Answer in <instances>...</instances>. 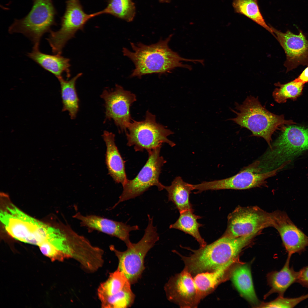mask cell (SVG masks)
<instances>
[{"label": "cell", "instance_id": "cell-9", "mask_svg": "<svg viewBox=\"0 0 308 308\" xmlns=\"http://www.w3.org/2000/svg\"><path fill=\"white\" fill-rule=\"evenodd\" d=\"M161 147L147 151L148 157L145 164L134 178L128 179L122 186V193L111 209L121 202L141 195L152 186H156L159 191L164 189L165 186L159 180L162 167L166 162L160 155Z\"/></svg>", "mask_w": 308, "mask_h": 308}, {"label": "cell", "instance_id": "cell-25", "mask_svg": "<svg viewBox=\"0 0 308 308\" xmlns=\"http://www.w3.org/2000/svg\"><path fill=\"white\" fill-rule=\"evenodd\" d=\"M193 212V210H187L180 213L178 219L170 225L169 228L178 229L191 235L198 242L200 247H204L207 245L206 243L201 236L199 230L202 224L197 221L201 217L194 214Z\"/></svg>", "mask_w": 308, "mask_h": 308}, {"label": "cell", "instance_id": "cell-6", "mask_svg": "<svg viewBox=\"0 0 308 308\" xmlns=\"http://www.w3.org/2000/svg\"><path fill=\"white\" fill-rule=\"evenodd\" d=\"M56 11L52 0H34L29 13L21 19H15L9 27L10 34L21 33L29 38L34 47H39L44 34L50 32L56 25Z\"/></svg>", "mask_w": 308, "mask_h": 308}, {"label": "cell", "instance_id": "cell-2", "mask_svg": "<svg viewBox=\"0 0 308 308\" xmlns=\"http://www.w3.org/2000/svg\"><path fill=\"white\" fill-rule=\"evenodd\" d=\"M172 37L171 35L164 40H161L150 45L131 42L132 51L123 48V54L130 59L135 65L131 77L140 78L147 74H162L177 67L190 70L191 69V66L184 64L182 61L200 62V60L182 58L173 51L168 45Z\"/></svg>", "mask_w": 308, "mask_h": 308}, {"label": "cell", "instance_id": "cell-7", "mask_svg": "<svg viewBox=\"0 0 308 308\" xmlns=\"http://www.w3.org/2000/svg\"><path fill=\"white\" fill-rule=\"evenodd\" d=\"M147 216L148 225L139 241L131 243L123 252L117 250L113 245L110 246L118 259V268L124 273L131 284L136 282L141 276L144 269L145 257L159 239L157 227L153 224V218L149 214Z\"/></svg>", "mask_w": 308, "mask_h": 308}, {"label": "cell", "instance_id": "cell-32", "mask_svg": "<svg viewBox=\"0 0 308 308\" xmlns=\"http://www.w3.org/2000/svg\"><path fill=\"white\" fill-rule=\"evenodd\" d=\"M298 272L296 282L304 287L308 288V266L303 267Z\"/></svg>", "mask_w": 308, "mask_h": 308}, {"label": "cell", "instance_id": "cell-17", "mask_svg": "<svg viewBox=\"0 0 308 308\" xmlns=\"http://www.w3.org/2000/svg\"><path fill=\"white\" fill-rule=\"evenodd\" d=\"M273 227L279 233L288 254L301 253L308 246V236L298 228L285 212H274Z\"/></svg>", "mask_w": 308, "mask_h": 308}, {"label": "cell", "instance_id": "cell-15", "mask_svg": "<svg viewBox=\"0 0 308 308\" xmlns=\"http://www.w3.org/2000/svg\"><path fill=\"white\" fill-rule=\"evenodd\" d=\"M273 36L284 50L286 59L284 65L287 72L298 66L308 65V40L300 31L295 35L289 30L282 33L271 26Z\"/></svg>", "mask_w": 308, "mask_h": 308}, {"label": "cell", "instance_id": "cell-11", "mask_svg": "<svg viewBox=\"0 0 308 308\" xmlns=\"http://www.w3.org/2000/svg\"><path fill=\"white\" fill-rule=\"evenodd\" d=\"M101 13L100 11L87 13L79 0H67L65 11L61 18L60 28L56 31L51 30L46 38L53 53L61 55L67 42L74 37L76 33L83 30L88 21Z\"/></svg>", "mask_w": 308, "mask_h": 308}, {"label": "cell", "instance_id": "cell-31", "mask_svg": "<svg viewBox=\"0 0 308 308\" xmlns=\"http://www.w3.org/2000/svg\"><path fill=\"white\" fill-rule=\"evenodd\" d=\"M308 298V293L297 297L289 298L279 296L271 301L261 303L260 308H293Z\"/></svg>", "mask_w": 308, "mask_h": 308}, {"label": "cell", "instance_id": "cell-30", "mask_svg": "<svg viewBox=\"0 0 308 308\" xmlns=\"http://www.w3.org/2000/svg\"><path fill=\"white\" fill-rule=\"evenodd\" d=\"M304 84L294 80L288 83L276 84L279 88H276L272 95L275 100L279 103L285 102L288 98H295L301 94Z\"/></svg>", "mask_w": 308, "mask_h": 308}, {"label": "cell", "instance_id": "cell-18", "mask_svg": "<svg viewBox=\"0 0 308 308\" xmlns=\"http://www.w3.org/2000/svg\"><path fill=\"white\" fill-rule=\"evenodd\" d=\"M229 278L241 296L255 307L260 303L255 291L250 265L239 262L231 269Z\"/></svg>", "mask_w": 308, "mask_h": 308}, {"label": "cell", "instance_id": "cell-23", "mask_svg": "<svg viewBox=\"0 0 308 308\" xmlns=\"http://www.w3.org/2000/svg\"><path fill=\"white\" fill-rule=\"evenodd\" d=\"M231 269L221 268L212 271L198 273L193 277L202 299L212 292L220 283L229 279Z\"/></svg>", "mask_w": 308, "mask_h": 308}, {"label": "cell", "instance_id": "cell-24", "mask_svg": "<svg viewBox=\"0 0 308 308\" xmlns=\"http://www.w3.org/2000/svg\"><path fill=\"white\" fill-rule=\"evenodd\" d=\"M78 74L70 80H65L62 76L58 78L61 87V97L63 105L62 111L68 112L71 119L75 118L79 110V100L77 94L76 83L82 75Z\"/></svg>", "mask_w": 308, "mask_h": 308}, {"label": "cell", "instance_id": "cell-28", "mask_svg": "<svg viewBox=\"0 0 308 308\" xmlns=\"http://www.w3.org/2000/svg\"><path fill=\"white\" fill-rule=\"evenodd\" d=\"M124 273L118 268L110 275L108 280L101 284L98 290L99 297L116 294L130 285Z\"/></svg>", "mask_w": 308, "mask_h": 308}, {"label": "cell", "instance_id": "cell-22", "mask_svg": "<svg viewBox=\"0 0 308 308\" xmlns=\"http://www.w3.org/2000/svg\"><path fill=\"white\" fill-rule=\"evenodd\" d=\"M169 201L172 202L179 213L193 210L190 200V195L194 190V185L187 183L180 176L176 177L169 186H165Z\"/></svg>", "mask_w": 308, "mask_h": 308}, {"label": "cell", "instance_id": "cell-16", "mask_svg": "<svg viewBox=\"0 0 308 308\" xmlns=\"http://www.w3.org/2000/svg\"><path fill=\"white\" fill-rule=\"evenodd\" d=\"M72 217L78 220L80 226L87 228L89 232L96 230L115 237L124 242L127 246L131 243L129 232L139 229L137 225L131 226L95 215H84L79 212Z\"/></svg>", "mask_w": 308, "mask_h": 308}, {"label": "cell", "instance_id": "cell-19", "mask_svg": "<svg viewBox=\"0 0 308 308\" xmlns=\"http://www.w3.org/2000/svg\"><path fill=\"white\" fill-rule=\"evenodd\" d=\"M102 135L106 147V163L109 173L116 183L123 186L128 179L124 162L115 143V135L105 131Z\"/></svg>", "mask_w": 308, "mask_h": 308}, {"label": "cell", "instance_id": "cell-27", "mask_svg": "<svg viewBox=\"0 0 308 308\" xmlns=\"http://www.w3.org/2000/svg\"><path fill=\"white\" fill-rule=\"evenodd\" d=\"M107 6L101 11L102 14H107L127 22L133 20L135 7L132 0H108Z\"/></svg>", "mask_w": 308, "mask_h": 308}, {"label": "cell", "instance_id": "cell-33", "mask_svg": "<svg viewBox=\"0 0 308 308\" xmlns=\"http://www.w3.org/2000/svg\"><path fill=\"white\" fill-rule=\"evenodd\" d=\"M295 81L300 82L304 84L308 82V66L296 78Z\"/></svg>", "mask_w": 308, "mask_h": 308}, {"label": "cell", "instance_id": "cell-20", "mask_svg": "<svg viewBox=\"0 0 308 308\" xmlns=\"http://www.w3.org/2000/svg\"><path fill=\"white\" fill-rule=\"evenodd\" d=\"M27 56L57 78L62 76L64 72L66 73L68 78L70 76V59L61 55L44 54L39 50V47H33V50L28 53Z\"/></svg>", "mask_w": 308, "mask_h": 308}, {"label": "cell", "instance_id": "cell-8", "mask_svg": "<svg viewBox=\"0 0 308 308\" xmlns=\"http://www.w3.org/2000/svg\"><path fill=\"white\" fill-rule=\"evenodd\" d=\"M125 132L128 146H133L136 151L147 152L167 143L171 147L176 145L167 137L174 133L157 123L156 116L148 110L144 120L137 121L132 119Z\"/></svg>", "mask_w": 308, "mask_h": 308}, {"label": "cell", "instance_id": "cell-3", "mask_svg": "<svg viewBox=\"0 0 308 308\" xmlns=\"http://www.w3.org/2000/svg\"><path fill=\"white\" fill-rule=\"evenodd\" d=\"M308 150V128L288 125L258 160L262 171H279L295 157Z\"/></svg>", "mask_w": 308, "mask_h": 308}, {"label": "cell", "instance_id": "cell-14", "mask_svg": "<svg viewBox=\"0 0 308 308\" xmlns=\"http://www.w3.org/2000/svg\"><path fill=\"white\" fill-rule=\"evenodd\" d=\"M165 290L167 299L181 308H196L202 299L193 277L185 268L170 279Z\"/></svg>", "mask_w": 308, "mask_h": 308}, {"label": "cell", "instance_id": "cell-10", "mask_svg": "<svg viewBox=\"0 0 308 308\" xmlns=\"http://www.w3.org/2000/svg\"><path fill=\"white\" fill-rule=\"evenodd\" d=\"M274 212L269 213L257 206H238L228 217L222 236L236 238L255 235L263 229L273 227Z\"/></svg>", "mask_w": 308, "mask_h": 308}, {"label": "cell", "instance_id": "cell-29", "mask_svg": "<svg viewBox=\"0 0 308 308\" xmlns=\"http://www.w3.org/2000/svg\"><path fill=\"white\" fill-rule=\"evenodd\" d=\"M135 297L130 285L116 294L99 298L103 307L127 308L131 305Z\"/></svg>", "mask_w": 308, "mask_h": 308}, {"label": "cell", "instance_id": "cell-12", "mask_svg": "<svg viewBox=\"0 0 308 308\" xmlns=\"http://www.w3.org/2000/svg\"><path fill=\"white\" fill-rule=\"evenodd\" d=\"M276 169L263 172L257 160L246 167L236 175L228 178L212 181H204L194 185L196 194L207 190H244L264 185L269 178L276 175Z\"/></svg>", "mask_w": 308, "mask_h": 308}, {"label": "cell", "instance_id": "cell-5", "mask_svg": "<svg viewBox=\"0 0 308 308\" xmlns=\"http://www.w3.org/2000/svg\"><path fill=\"white\" fill-rule=\"evenodd\" d=\"M0 218L7 233L22 242L39 246L54 235V226L30 216L12 203L1 211Z\"/></svg>", "mask_w": 308, "mask_h": 308}, {"label": "cell", "instance_id": "cell-26", "mask_svg": "<svg viewBox=\"0 0 308 308\" xmlns=\"http://www.w3.org/2000/svg\"><path fill=\"white\" fill-rule=\"evenodd\" d=\"M232 5L236 13L247 17L273 35L271 26L266 23L261 13L257 0H233Z\"/></svg>", "mask_w": 308, "mask_h": 308}, {"label": "cell", "instance_id": "cell-4", "mask_svg": "<svg viewBox=\"0 0 308 308\" xmlns=\"http://www.w3.org/2000/svg\"><path fill=\"white\" fill-rule=\"evenodd\" d=\"M236 117L229 119L242 127L247 128L252 135L263 138L270 147L272 136L281 125L291 124L282 115H277L267 110L261 104L258 97H247L242 104H237Z\"/></svg>", "mask_w": 308, "mask_h": 308}, {"label": "cell", "instance_id": "cell-34", "mask_svg": "<svg viewBox=\"0 0 308 308\" xmlns=\"http://www.w3.org/2000/svg\"><path fill=\"white\" fill-rule=\"evenodd\" d=\"M160 2L161 3H169L170 0H159Z\"/></svg>", "mask_w": 308, "mask_h": 308}, {"label": "cell", "instance_id": "cell-1", "mask_svg": "<svg viewBox=\"0 0 308 308\" xmlns=\"http://www.w3.org/2000/svg\"><path fill=\"white\" fill-rule=\"evenodd\" d=\"M255 236L232 238L222 236L211 244L197 250L186 247L192 252L189 256L178 254L184 263V268L193 277L198 273L222 268H232L239 262L240 252Z\"/></svg>", "mask_w": 308, "mask_h": 308}, {"label": "cell", "instance_id": "cell-21", "mask_svg": "<svg viewBox=\"0 0 308 308\" xmlns=\"http://www.w3.org/2000/svg\"><path fill=\"white\" fill-rule=\"evenodd\" d=\"M291 256L288 254L285 263L279 271H273L267 274V281L271 289L264 297L275 293L278 294L279 296H283L287 289L293 283L297 282L298 272L295 271L293 267L289 266Z\"/></svg>", "mask_w": 308, "mask_h": 308}, {"label": "cell", "instance_id": "cell-13", "mask_svg": "<svg viewBox=\"0 0 308 308\" xmlns=\"http://www.w3.org/2000/svg\"><path fill=\"white\" fill-rule=\"evenodd\" d=\"M101 97L105 102L106 119H112L121 132H126L131 118L130 109L136 100L135 95L116 84L114 89H105Z\"/></svg>", "mask_w": 308, "mask_h": 308}]
</instances>
